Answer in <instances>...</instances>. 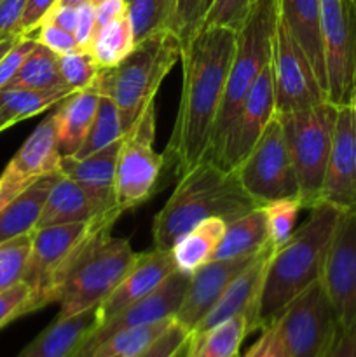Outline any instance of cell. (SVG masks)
Masks as SVG:
<instances>
[{
  "instance_id": "cell-1",
  "label": "cell",
  "mask_w": 356,
  "mask_h": 357,
  "mask_svg": "<svg viewBox=\"0 0 356 357\" xmlns=\"http://www.w3.org/2000/svg\"><path fill=\"white\" fill-rule=\"evenodd\" d=\"M234 49L236 30L227 26L199 28L181 47L180 103L164 153L178 176L208 153Z\"/></svg>"
},
{
  "instance_id": "cell-2",
  "label": "cell",
  "mask_w": 356,
  "mask_h": 357,
  "mask_svg": "<svg viewBox=\"0 0 356 357\" xmlns=\"http://www.w3.org/2000/svg\"><path fill=\"white\" fill-rule=\"evenodd\" d=\"M339 216L341 209L325 201L316 202L306 223L272 251L258 296L255 331L274 323L300 293L320 281Z\"/></svg>"
},
{
  "instance_id": "cell-3",
  "label": "cell",
  "mask_w": 356,
  "mask_h": 357,
  "mask_svg": "<svg viewBox=\"0 0 356 357\" xmlns=\"http://www.w3.org/2000/svg\"><path fill=\"white\" fill-rule=\"evenodd\" d=\"M255 208L258 204L244 192L234 171L205 157L178 176L173 194L154 218V250L171 251L202 220L222 218L229 223Z\"/></svg>"
},
{
  "instance_id": "cell-4",
  "label": "cell",
  "mask_w": 356,
  "mask_h": 357,
  "mask_svg": "<svg viewBox=\"0 0 356 357\" xmlns=\"http://www.w3.org/2000/svg\"><path fill=\"white\" fill-rule=\"evenodd\" d=\"M114 225L101 222L66 264L54 291L58 319L100 305L138 258L129 239L112 236Z\"/></svg>"
},
{
  "instance_id": "cell-5",
  "label": "cell",
  "mask_w": 356,
  "mask_h": 357,
  "mask_svg": "<svg viewBox=\"0 0 356 357\" xmlns=\"http://www.w3.org/2000/svg\"><path fill=\"white\" fill-rule=\"evenodd\" d=\"M181 47L177 35L161 28L136 42L119 65L100 70L94 84L101 96L117 105L126 131L154 103L164 77L181 58Z\"/></svg>"
},
{
  "instance_id": "cell-6",
  "label": "cell",
  "mask_w": 356,
  "mask_h": 357,
  "mask_svg": "<svg viewBox=\"0 0 356 357\" xmlns=\"http://www.w3.org/2000/svg\"><path fill=\"white\" fill-rule=\"evenodd\" d=\"M278 20V0H253L243 24L236 30V49L208 152L225 135L241 101L271 63Z\"/></svg>"
},
{
  "instance_id": "cell-7",
  "label": "cell",
  "mask_w": 356,
  "mask_h": 357,
  "mask_svg": "<svg viewBox=\"0 0 356 357\" xmlns=\"http://www.w3.org/2000/svg\"><path fill=\"white\" fill-rule=\"evenodd\" d=\"M337 112V105L327 100L304 110L276 114L295 167L304 209L320 202Z\"/></svg>"
},
{
  "instance_id": "cell-8",
  "label": "cell",
  "mask_w": 356,
  "mask_h": 357,
  "mask_svg": "<svg viewBox=\"0 0 356 357\" xmlns=\"http://www.w3.org/2000/svg\"><path fill=\"white\" fill-rule=\"evenodd\" d=\"M156 103L149 105L121 139L115 166V201L122 213L145 204L157 190L166 155L156 152Z\"/></svg>"
},
{
  "instance_id": "cell-9",
  "label": "cell",
  "mask_w": 356,
  "mask_h": 357,
  "mask_svg": "<svg viewBox=\"0 0 356 357\" xmlns=\"http://www.w3.org/2000/svg\"><path fill=\"white\" fill-rule=\"evenodd\" d=\"M117 218L101 216L89 222L42 227L31 232V253L23 275L31 291L30 312L54 303L56 284L66 264L101 222H117Z\"/></svg>"
},
{
  "instance_id": "cell-10",
  "label": "cell",
  "mask_w": 356,
  "mask_h": 357,
  "mask_svg": "<svg viewBox=\"0 0 356 357\" xmlns=\"http://www.w3.org/2000/svg\"><path fill=\"white\" fill-rule=\"evenodd\" d=\"M232 171L244 192L258 206L279 199H302L278 115L272 117L257 145Z\"/></svg>"
},
{
  "instance_id": "cell-11",
  "label": "cell",
  "mask_w": 356,
  "mask_h": 357,
  "mask_svg": "<svg viewBox=\"0 0 356 357\" xmlns=\"http://www.w3.org/2000/svg\"><path fill=\"white\" fill-rule=\"evenodd\" d=\"M328 101L351 103L356 89V0H320Z\"/></svg>"
},
{
  "instance_id": "cell-12",
  "label": "cell",
  "mask_w": 356,
  "mask_h": 357,
  "mask_svg": "<svg viewBox=\"0 0 356 357\" xmlns=\"http://www.w3.org/2000/svg\"><path fill=\"white\" fill-rule=\"evenodd\" d=\"M274 324L288 357H325L341 328L321 281L300 293Z\"/></svg>"
},
{
  "instance_id": "cell-13",
  "label": "cell",
  "mask_w": 356,
  "mask_h": 357,
  "mask_svg": "<svg viewBox=\"0 0 356 357\" xmlns=\"http://www.w3.org/2000/svg\"><path fill=\"white\" fill-rule=\"evenodd\" d=\"M276 114L316 107L328 100L309 58L278 20L271 58Z\"/></svg>"
},
{
  "instance_id": "cell-14",
  "label": "cell",
  "mask_w": 356,
  "mask_h": 357,
  "mask_svg": "<svg viewBox=\"0 0 356 357\" xmlns=\"http://www.w3.org/2000/svg\"><path fill=\"white\" fill-rule=\"evenodd\" d=\"M276 115L274 87H272L271 63L257 77L244 100L241 101L232 122L220 142L206 153L223 169L232 171L251 152L262 132Z\"/></svg>"
},
{
  "instance_id": "cell-15",
  "label": "cell",
  "mask_w": 356,
  "mask_h": 357,
  "mask_svg": "<svg viewBox=\"0 0 356 357\" xmlns=\"http://www.w3.org/2000/svg\"><path fill=\"white\" fill-rule=\"evenodd\" d=\"M321 284L341 328L356 323V209L341 211L325 257Z\"/></svg>"
},
{
  "instance_id": "cell-16",
  "label": "cell",
  "mask_w": 356,
  "mask_h": 357,
  "mask_svg": "<svg viewBox=\"0 0 356 357\" xmlns=\"http://www.w3.org/2000/svg\"><path fill=\"white\" fill-rule=\"evenodd\" d=\"M188 278L181 272H173L159 288L154 289L145 298L138 300L133 305L126 307L117 316L110 317L103 324H98L93 331L80 344L75 354L72 357H86L94 351L101 342L110 338L119 331L131 330V328L147 326V324L161 323L166 319H175L178 307L184 300L185 289H187Z\"/></svg>"
},
{
  "instance_id": "cell-17",
  "label": "cell",
  "mask_w": 356,
  "mask_h": 357,
  "mask_svg": "<svg viewBox=\"0 0 356 357\" xmlns=\"http://www.w3.org/2000/svg\"><path fill=\"white\" fill-rule=\"evenodd\" d=\"M320 201L341 211L356 209V115L351 105L339 107Z\"/></svg>"
},
{
  "instance_id": "cell-18",
  "label": "cell",
  "mask_w": 356,
  "mask_h": 357,
  "mask_svg": "<svg viewBox=\"0 0 356 357\" xmlns=\"http://www.w3.org/2000/svg\"><path fill=\"white\" fill-rule=\"evenodd\" d=\"M262 251V250H260ZM258 251V253H260ZM257 253L250 257L230 258V260H212L202 265L188 278L184 300L175 314V321L191 333L202 317L213 309L227 286L251 264Z\"/></svg>"
},
{
  "instance_id": "cell-19",
  "label": "cell",
  "mask_w": 356,
  "mask_h": 357,
  "mask_svg": "<svg viewBox=\"0 0 356 357\" xmlns=\"http://www.w3.org/2000/svg\"><path fill=\"white\" fill-rule=\"evenodd\" d=\"M276 248L267 244L257 257L251 260V264L227 286L223 295L218 302L213 305V309L201 319V323L191 331V337H198L212 328L218 326L223 321L230 319L234 316L244 314L250 319L251 333L255 331V316H257V303L260 296L262 282H264L265 268H267L269 258Z\"/></svg>"
},
{
  "instance_id": "cell-20",
  "label": "cell",
  "mask_w": 356,
  "mask_h": 357,
  "mask_svg": "<svg viewBox=\"0 0 356 357\" xmlns=\"http://www.w3.org/2000/svg\"><path fill=\"white\" fill-rule=\"evenodd\" d=\"M173 272H177V268L171 258V251H159L152 248L138 253V258L117 288L98 305V324H103L105 321L122 312L126 307L145 298Z\"/></svg>"
},
{
  "instance_id": "cell-21",
  "label": "cell",
  "mask_w": 356,
  "mask_h": 357,
  "mask_svg": "<svg viewBox=\"0 0 356 357\" xmlns=\"http://www.w3.org/2000/svg\"><path fill=\"white\" fill-rule=\"evenodd\" d=\"M121 215L122 211L119 209L117 202L108 201L84 185L59 174L49 190L35 229Z\"/></svg>"
},
{
  "instance_id": "cell-22",
  "label": "cell",
  "mask_w": 356,
  "mask_h": 357,
  "mask_svg": "<svg viewBox=\"0 0 356 357\" xmlns=\"http://www.w3.org/2000/svg\"><path fill=\"white\" fill-rule=\"evenodd\" d=\"M59 159H61V152H59L56 115L54 112H51L31 131L27 142L14 153L3 171L13 174L23 183L31 185L45 174L59 173Z\"/></svg>"
},
{
  "instance_id": "cell-23",
  "label": "cell",
  "mask_w": 356,
  "mask_h": 357,
  "mask_svg": "<svg viewBox=\"0 0 356 357\" xmlns=\"http://www.w3.org/2000/svg\"><path fill=\"white\" fill-rule=\"evenodd\" d=\"M279 21L292 33L309 58L318 80L327 91L323 40L320 24V0H278ZM328 96V94H327Z\"/></svg>"
},
{
  "instance_id": "cell-24",
  "label": "cell",
  "mask_w": 356,
  "mask_h": 357,
  "mask_svg": "<svg viewBox=\"0 0 356 357\" xmlns=\"http://www.w3.org/2000/svg\"><path fill=\"white\" fill-rule=\"evenodd\" d=\"M96 326L98 307L61 319L56 317L54 323L28 344L21 354L24 357H72Z\"/></svg>"
},
{
  "instance_id": "cell-25",
  "label": "cell",
  "mask_w": 356,
  "mask_h": 357,
  "mask_svg": "<svg viewBox=\"0 0 356 357\" xmlns=\"http://www.w3.org/2000/svg\"><path fill=\"white\" fill-rule=\"evenodd\" d=\"M100 98V91L93 84L86 89L73 91L58 105L54 115L61 155H73L82 145L98 112Z\"/></svg>"
},
{
  "instance_id": "cell-26",
  "label": "cell",
  "mask_w": 356,
  "mask_h": 357,
  "mask_svg": "<svg viewBox=\"0 0 356 357\" xmlns=\"http://www.w3.org/2000/svg\"><path fill=\"white\" fill-rule=\"evenodd\" d=\"M121 142L112 143L96 153L77 159L75 155H61L59 174L84 185L94 194L115 201V166Z\"/></svg>"
},
{
  "instance_id": "cell-27",
  "label": "cell",
  "mask_w": 356,
  "mask_h": 357,
  "mask_svg": "<svg viewBox=\"0 0 356 357\" xmlns=\"http://www.w3.org/2000/svg\"><path fill=\"white\" fill-rule=\"evenodd\" d=\"M58 176L59 173L38 178L0 211V244L23 236V234L34 232L42 209H44L49 190Z\"/></svg>"
},
{
  "instance_id": "cell-28",
  "label": "cell",
  "mask_w": 356,
  "mask_h": 357,
  "mask_svg": "<svg viewBox=\"0 0 356 357\" xmlns=\"http://www.w3.org/2000/svg\"><path fill=\"white\" fill-rule=\"evenodd\" d=\"M227 222L222 218H206L192 227L171 248V258L177 272L192 275L202 265L212 261L216 246L222 241Z\"/></svg>"
},
{
  "instance_id": "cell-29",
  "label": "cell",
  "mask_w": 356,
  "mask_h": 357,
  "mask_svg": "<svg viewBox=\"0 0 356 357\" xmlns=\"http://www.w3.org/2000/svg\"><path fill=\"white\" fill-rule=\"evenodd\" d=\"M269 241L267 218L262 208L251 209L246 215L232 220L225 225L222 241L216 246L212 260H230V258L250 257L264 250Z\"/></svg>"
},
{
  "instance_id": "cell-30",
  "label": "cell",
  "mask_w": 356,
  "mask_h": 357,
  "mask_svg": "<svg viewBox=\"0 0 356 357\" xmlns=\"http://www.w3.org/2000/svg\"><path fill=\"white\" fill-rule=\"evenodd\" d=\"M250 333L248 316H234L202 335L191 337L187 357H237L244 338Z\"/></svg>"
},
{
  "instance_id": "cell-31",
  "label": "cell",
  "mask_w": 356,
  "mask_h": 357,
  "mask_svg": "<svg viewBox=\"0 0 356 357\" xmlns=\"http://www.w3.org/2000/svg\"><path fill=\"white\" fill-rule=\"evenodd\" d=\"M72 91L68 87L54 89H31V87L7 86L0 89V108L9 126L30 119L40 112L58 107Z\"/></svg>"
},
{
  "instance_id": "cell-32",
  "label": "cell",
  "mask_w": 356,
  "mask_h": 357,
  "mask_svg": "<svg viewBox=\"0 0 356 357\" xmlns=\"http://www.w3.org/2000/svg\"><path fill=\"white\" fill-rule=\"evenodd\" d=\"M135 35H133L128 14H126L98 28L87 51L93 54L100 68H110V66L119 65L135 49Z\"/></svg>"
},
{
  "instance_id": "cell-33",
  "label": "cell",
  "mask_w": 356,
  "mask_h": 357,
  "mask_svg": "<svg viewBox=\"0 0 356 357\" xmlns=\"http://www.w3.org/2000/svg\"><path fill=\"white\" fill-rule=\"evenodd\" d=\"M124 132L126 129L124 124H122L117 105L110 98L101 96L93 124H91L82 145L79 146V150L73 155L77 159H82V157L91 155V153L100 152V150L110 146L112 143L121 142Z\"/></svg>"
},
{
  "instance_id": "cell-34",
  "label": "cell",
  "mask_w": 356,
  "mask_h": 357,
  "mask_svg": "<svg viewBox=\"0 0 356 357\" xmlns=\"http://www.w3.org/2000/svg\"><path fill=\"white\" fill-rule=\"evenodd\" d=\"M175 319L161 321V323L147 324V326L131 328V330L119 331L105 342H101L91 354L86 357H133L145 351L154 344L161 335L168 331Z\"/></svg>"
},
{
  "instance_id": "cell-35",
  "label": "cell",
  "mask_w": 356,
  "mask_h": 357,
  "mask_svg": "<svg viewBox=\"0 0 356 357\" xmlns=\"http://www.w3.org/2000/svg\"><path fill=\"white\" fill-rule=\"evenodd\" d=\"M9 86L31 87V89L66 87L59 72V56L37 42Z\"/></svg>"
},
{
  "instance_id": "cell-36",
  "label": "cell",
  "mask_w": 356,
  "mask_h": 357,
  "mask_svg": "<svg viewBox=\"0 0 356 357\" xmlns=\"http://www.w3.org/2000/svg\"><path fill=\"white\" fill-rule=\"evenodd\" d=\"M212 2L213 0H170L164 28L185 44L201 28Z\"/></svg>"
},
{
  "instance_id": "cell-37",
  "label": "cell",
  "mask_w": 356,
  "mask_h": 357,
  "mask_svg": "<svg viewBox=\"0 0 356 357\" xmlns=\"http://www.w3.org/2000/svg\"><path fill=\"white\" fill-rule=\"evenodd\" d=\"M31 253V232L0 244V291L23 281Z\"/></svg>"
},
{
  "instance_id": "cell-38",
  "label": "cell",
  "mask_w": 356,
  "mask_h": 357,
  "mask_svg": "<svg viewBox=\"0 0 356 357\" xmlns=\"http://www.w3.org/2000/svg\"><path fill=\"white\" fill-rule=\"evenodd\" d=\"M267 218L269 241L274 248L283 246L295 232L299 213L304 209L302 199H279L260 206Z\"/></svg>"
},
{
  "instance_id": "cell-39",
  "label": "cell",
  "mask_w": 356,
  "mask_h": 357,
  "mask_svg": "<svg viewBox=\"0 0 356 357\" xmlns=\"http://www.w3.org/2000/svg\"><path fill=\"white\" fill-rule=\"evenodd\" d=\"M100 70L96 59L87 49H77L68 54L59 56V72H61L63 84L72 93L93 86Z\"/></svg>"
},
{
  "instance_id": "cell-40",
  "label": "cell",
  "mask_w": 356,
  "mask_h": 357,
  "mask_svg": "<svg viewBox=\"0 0 356 357\" xmlns=\"http://www.w3.org/2000/svg\"><path fill=\"white\" fill-rule=\"evenodd\" d=\"M170 0H129L128 17L135 40L140 42L164 28Z\"/></svg>"
},
{
  "instance_id": "cell-41",
  "label": "cell",
  "mask_w": 356,
  "mask_h": 357,
  "mask_svg": "<svg viewBox=\"0 0 356 357\" xmlns=\"http://www.w3.org/2000/svg\"><path fill=\"white\" fill-rule=\"evenodd\" d=\"M253 0H213L202 20L205 26H227L237 30L243 24Z\"/></svg>"
},
{
  "instance_id": "cell-42",
  "label": "cell",
  "mask_w": 356,
  "mask_h": 357,
  "mask_svg": "<svg viewBox=\"0 0 356 357\" xmlns=\"http://www.w3.org/2000/svg\"><path fill=\"white\" fill-rule=\"evenodd\" d=\"M30 286L24 281L0 291V330L30 312Z\"/></svg>"
},
{
  "instance_id": "cell-43",
  "label": "cell",
  "mask_w": 356,
  "mask_h": 357,
  "mask_svg": "<svg viewBox=\"0 0 356 357\" xmlns=\"http://www.w3.org/2000/svg\"><path fill=\"white\" fill-rule=\"evenodd\" d=\"M35 45H37V40L34 38V35H23V37H17L13 47L0 58V89L13 82Z\"/></svg>"
},
{
  "instance_id": "cell-44",
  "label": "cell",
  "mask_w": 356,
  "mask_h": 357,
  "mask_svg": "<svg viewBox=\"0 0 356 357\" xmlns=\"http://www.w3.org/2000/svg\"><path fill=\"white\" fill-rule=\"evenodd\" d=\"M34 38L42 44L44 47L51 49L52 52H56L58 56L68 54V52H73L79 49L75 40V35L72 31H66L63 28L56 26V24L49 23V21H42L38 24L37 30L34 31Z\"/></svg>"
},
{
  "instance_id": "cell-45",
  "label": "cell",
  "mask_w": 356,
  "mask_h": 357,
  "mask_svg": "<svg viewBox=\"0 0 356 357\" xmlns=\"http://www.w3.org/2000/svg\"><path fill=\"white\" fill-rule=\"evenodd\" d=\"M188 338H191V333L184 326H180L177 321H173V324L168 328L166 333L161 335L145 351L133 357H173L187 344Z\"/></svg>"
},
{
  "instance_id": "cell-46",
  "label": "cell",
  "mask_w": 356,
  "mask_h": 357,
  "mask_svg": "<svg viewBox=\"0 0 356 357\" xmlns=\"http://www.w3.org/2000/svg\"><path fill=\"white\" fill-rule=\"evenodd\" d=\"M239 357V356H237ZM243 357H288L276 324H269L260 331L258 340L244 352Z\"/></svg>"
},
{
  "instance_id": "cell-47",
  "label": "cell",
  "mask_w": 356,
  "mask_h": 357,
  "mask_svg": "<svg viewBox=\"0 0 356 357\" xmlns=\"http://www.w3.org/2000/svg\"><path fill=\"white\" fill-rule=\"evenodd\" d=\"M27 0H0V42L20 37L17 28L23 17Z\"/></svg>"
},
{
  "instance_id": "cell-48",
  "label": "cell",
  "mask_w": 356,
  "mask_h": 357,
  "mask_svg": "<svg viewBox=\"0 0 356 357\" xmlns=\"http://www.w3.org/2000/svg\"><path fill=\"white\" fill-rule=\"evenodd\" d=\"M77 9H79V16H77V26L73 35H75L79 49H89L91 42H93L98 30L96 6L89 0V2H84Z\"/></svg>"
},
{
  "instance_id": "cell-49",
  "label": "cell",
  "mask_w": 356,
  "mask_h": 357,
  "mask_svg": "<svg viewBox=\"0 0 356 357\" xmlns=\"http://www.w3.org/2000/svg\"><path fill=\"white\" fill-rule=\"evenodd\" d=\"M56 3H58V0H27V7H24L23 17L20 21L17 35L23 37V35L34 33Z\"/></svg>"
},
{
  "instance_id": "cell-50",
  "label": "cell",
  "mask_w": 356,
  "mask_h": 357,
  "mask_svg": "<svg viewBox=\"0 0 356 357\" xmlns=\"http://www.w3.org/2000/svg\"><path fill=\"white\" fill-rule=\"evenodd\" d=\"M325 357H356V323L349 328H339Z\"/></svg>"
},
{
  "instance_id": "cell-51",
  "label": "cell",
  "mask_w": 356,
  "mask_h": 357,
  "mask_svg": "<svg viewBox=\"0 0 356 357\" xmlns=\"http://www.w3.org/2000/svg\"><path fill=\"white\" fill-rule=\"evenodd\" d=\"M77 16H79V9L77 7L70 6H59L56 3L51 10L47 13V16L44 17V21L56 24V26L63 28L66 31H75L77 26Z\"/></svg>"
},
{
  "instance_id": "cell-52",
  "label": "cell",
  "mask_w": 356,
  "mask_h": 357,
  "mask_svg": "<svg viewBox=\"0 0 356 357\" xmlns=\"http://www.w3.org/2000/svg\"><path fill=\"white\" fill-rule=\"evenodd\" d=\"M128 14V2L126 0H101L96 3V23L98 28L105 26L110 21L117 20Z\"/></svg>"
},
{
  "instance_id": "cell-53",
  "label": "cell",
  "mask_w": 356,
  "mask_h": 357,
  "mask_svg": "<svg viewBox=\"0 0 356 357\" xmlns=\"http://www.w3.org/2000/svg\"><path fill=\"white\" fill-rule=\"evenodd\" d=\"M28 187H30V185L23 183V181H20L17 178H14L13 174L3 171V173L0 174V211L6 208L16 195H20L21 192Z\"/></svg>"
},
{
  "instance_id": "cell-54",
  "label": "cell",
  "mask_w": 356,
  "mask_h": 357,
  "mask_svg": "<svg viewBox=\"0 0 356 357\" xmlns=\"http://www.w3.org/2000/svg\"><path fill=\"white\" fill-rule=\"evenodd\" d=\"M17 40V37H14V38H9V40H3V42H0V58H2L3 54H6L7 51H9L10 47H13V44L14 42Z\"/></svg>"
},
{
  "instance_id": "cell-55",
  "label": "cell",
  "mask_w": 356,
  "mask_h": 357,
  "mask_svg": "<svg viewBox=\"0 0 356 357\" xmlns=\"http://www.w3.org/2000/svg\"><path fill=\"white\" fill-rule=\"evenodd\" d=\"M84 2H89V0H58L59 6H70V7H79Z\"/></svg>"
},
{
  "instance_id": "cell-56",
  "label": "cell",
  "mask_w": 356,
  "mask_h": 357,
  "mask_svg": "<svg viewBox=\"0 0 356 357\" xmlns=\"http://www.w3.org/2000/svg\"><path fill=\"white\" fill-rule=\"evenodd\" d=\"M7 128H10V126H9V122H7V119L3 117L2 108H0V132H2L3 129H7Z\"/></svg>"
},
{
  "instance_id": "cell-57",
  "label": "cell",
  "mask_w": 356,
  "mask_h": 357,
  "mask_svg": "<svg viewBox=\"0 0 356 357\" xmlns=\"http://www.w3.org/2000/svg\"><path fill=\"white\" fill-rule=\"evenodd\" d=\"M188 340H191V338H188ZM187 352H188V342H187V344H185L184 347H181L180 351H178L177 354H175L173 357H187Z\"/></svg>"
},
{
  "instance_id": "cell-58",
  "label": "cell",
  "mask_w": 356,
  "mask_h": 357,
  "mask_svg": "<svg viewBox=\"0 0 356 357\" xmlns=\"http://www.w3.org/2000/svg\"><path fill=\"white\" fill-rule=\"evenodd\" d=\"M353 107V110H355V115H356V89H355V94H353L351 98V103H349Z\"/></svg>"
},
{
  "instance_id": "cell-59",
  "label": "cell",
  "mask_w": 356,
  "mask_h": 357,
  "mask_svg": "<svg viewBox=\"0 0 356 357\" xmlns=\"http://www.w3.org/2000/svg\"><path fill=\"white\" fill-rule=\"evenodd\" d=\"M91 2H93V3H94V6H96V3H100V2H101V0H91Z\"/></svg>"
},
{
  "instance_id": "cell-60",
  "label": "cell",
  "mask_w": 356,
  "mask_h": 357,
  "mask_svg": "<svg viewBox=\"0 0 356 357\" xmlns=\"http://www.w3.org/2000/svg\"><path fill=\"white\" fill-rule=\"evenodd\" d=\"M17 357H24V356H23V354H20V356H17Z\"/></svg>"
},
{
  "instance_id": "cell-61",
  "label": "cell",
  "mask_w": 356,
  "mask_h": 357,
  "mask_svg": "<svg viewBox=\"0 0 356 357\" xmlns=\"http://www.w3.org/2000/svg\"><path fill=\"white\" fill-rule=\"evenodd\" d=\"M126 2H129V0H126Z\"/></svg>"
}]
</instances>
